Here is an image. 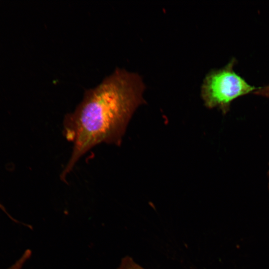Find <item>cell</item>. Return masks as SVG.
<instances>
[{
    "label": "cell",
    "mask_w": 269,
    "mask_h": 269,
    "mask_svg": "<svg viewBox=\"0 0 269 269\" xmlns=\"http://www.w3.org/2000/svg\"><path fill=\"white\" fill-rule=\"evenodd\" d=\"M145 88L138 74L118 67L85 90L82 100L64 119V134L72 143V150L60 174L62 181H66L77 162L95 146L120 143L133 114L144 102Z\"/></svg>",
    "instance_id": "obj_1"
},
{
    "label": "cell",
    "mask_w": 269,
    "mask_h": 269,
    "mask_svg": "<svg viewBox=\"0 0 269 269\" xmlns=\"http://www.w3.org/2000/svg\"><path fill=\"white\" fill-rule=\"evenodd\" d=\"M0 209H1L4 212H5L6 214H8L7 212L6 211L5 207L0 203Z\"/></svg>",
    "instance_id": "obj_5"
},
{
    "label": "cell",
    "mask_w": 269,
    "mask_h": 269,
    "mask_svg": "<svg viewBox=\"0 0 269 269\" xmlns=\"http://www.w3.org/2000/svg\"><path fill=\"white\" fill-rule=\"evenodd\" d=\"M256 93V95L269 98V85L258 88Z\"/></svg>",
    "instance_id": "obj_4"
},
{
    "label": "cell",
    "mask_w": 269,
    "mask_h": 269,
    "mask_svg": "<svg viewBox=\"0 0 269 269\" xmlns=\"http://www.w3.org/2000/svg\"><path fill=\"white\" fill-rule=\"evenodd\" d=\"M236 62L233 58L224 67L212 70L205 76L201 96L206 107H218L225 112L232 101L255 91V88L234 70Z\"/></svg>",
    "instance_id": "obj_2"
},
{
    "label": "cell",
    "mask_w": 269,
    "mask_h": 269,
    "mask_svg": "<svg viewBox=\"0 0 269 269\" xmlns=\"http://www.w3.org/2000/svg\"><path fill=\"white\" fill-rule=\"evenodd\" d=\"M31 256V251L26 250L21 257L10 267L7 269H21L25 263L30 258Z\"/></svg>",
    "instance_id": "obj_3"
}]
</instances>
